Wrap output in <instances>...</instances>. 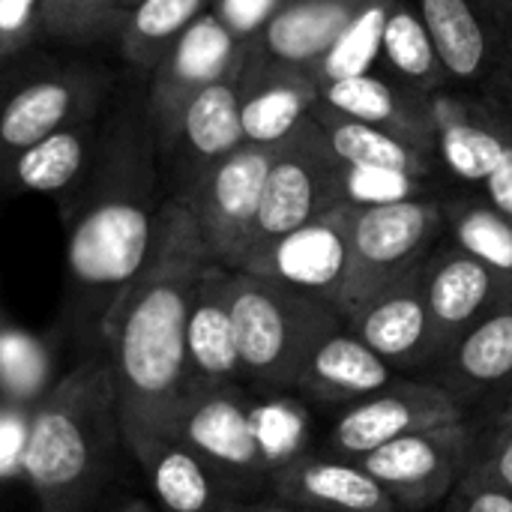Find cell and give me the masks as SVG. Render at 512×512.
<instances>
[{
    "label": "cell",
    "mask_w": 512,
    "mask_h": 512,
    "mask_svg": "<svg viewBox=\"0 0 512 512\" xmlns=\"http://www.w3.org/2000/svg\"><path fill=\"white\" fill-rule=\"evenodd\" d=\"M57 381L60 375L54 363V345L6 318L0 336L3 405L36 414Z\"/></svg>",
    "instance_id": "32"
},
{
    "label": "cell",
    "mask_w": 512,
    "mask_h": 512,
    "mask_svg": "<svg viewBox=\"0 0 512 512\" xmlns=\"http://www.w3.org/2000/svg\"><path fill=\"white\" fill-rule=\"evenodd\" d=\"M342 171L345 162L330 147L318 120L309 117L285 144L276 147L255 246L291 234L300 225L345 204Z\"/></svg>",
    "instance_id": "11"
},
{
    "label": "cell",
    "mask_w": 512,
    "mask_h": 512,
    "mask_svg": "<svg viewBox=\"0 0 512 512\" xmlns=\"http://www.w3.org/2000/svg\"><path fill=\"white\" fill-rule=\"evenodd\" d=\"M273 156L276 147L243 144L177 195L189 204L207 255L228 270H240L255 246Z\"/></svg>",
    "instance_id": "8"
},
{
    "label": "cell",
    "mask_w": 512,
    "mask_h": 512,
    "mask_svg": "<svg viewBox=\"0 0 512 512\" xmlns=\"http://www.w3.org/2000/svg\"><path fill=\"white\" fill-rule=\"evenodd\" d=\"M102 141V126L84 120L51 132L48 138L3 159V183L9 195H57L66 198L90 174Z\"/></svg>",
    "instance_id": "25"
},
{
    "label": "cell",
    "mask_w": 512,
    "mask_h": 512,
    "mask_svg": "<svg viewBox=\"0 0 512 512\" xmlns=\"http://www.w3.org/2000/svg\"><path fill=\"white\" fill-rule=\"evenodd\" d=\"M243 63L225 78L213 81L207 90H201L183 108L171 132L156 138L162 174H171L174 180L171 195H186L216 162H222L225 156L249 144L243 132V117H240Z\"/></svg>",
    "instance_id": "15"
},
{
    "label": "cell",
    "mask_w": 512,
    "mask_h": 512,
    "mask_svg": "<svg viewBox=\"0 0 512 512\" xmlns=\"http://www.w3.org/2000/svg\"><path fill=\"white\" fill-rule=\"evenodd\" d=\"M111 512H162V510H159V507H153V504H147V501H141V498H129V501L117 504Z\"/></svg>",
    "instance_id": "42"
},
{
    "label": "cell",
    "mask_w": 512,
    "mask_h": 512,
    "mask_svg": "<svg viewBox=\"0 0 512 512\" xmlns=\"http://www.w3.org/2000/svg\"><path fill=\"white\" fill-rule=\"evenodd\" d=\"M231 512H312V510H306V507H300V504H291V501H282V498L270 495V498H258V501H240V504H234V510Z\"/></svg>",
    "instance_id": "41"
},
{
    "label": "cell",
    "mask_w": 512,
    "mask_h": 512,
    "mask_svg": "<svg viewBox=\"0 0 512 512\" xmlns=\"http://www.w3.org/2000/svg\"><path fill=\"white\" fill-rule=\"evenodd\" d=\"M471 474L495 483L498 489L512 495V429L480 426V444H477V459H474Z\"/></svg>",
    "instance_id": "37"
},
{
    "label": "cell",
    "mask_w": 512,
    "mask_h": 512,
    "mask_svg": "<svg viewBox=\"0 0 512 512\" xmlns=\"http://www.w3.org/2000/svg\"><path fill=\"white\" fill-rule=\"evenodd\" d=\"M447 240L483 261L512 288V222L480 192L462 189L444 195Z\"/></svg>",
    "instance_id": "31"
},
{
    "label": "cell",
    "mask_w": 512,
    "mask_h": 512,
    "mask_svg": "<svg viewBox=\"0 0 512 512\" xmlns=\"http://www.w3.org/2000/svg\"><path fill=\"white\" fill-rule=\"evenodd\" d=\"M147 105H123L102 123L96 162L84 183L60 198L63 321L81 342L102 348V330L153 258L168 192Z\"/></svg>",
    "instance_id": "1"
},
{
    "label": "cell",
    "mask_w": 512,
    "mask_h": 512,
    "mask_svg": "<svg viewBox=\"0 0 512 512\" xmlns=\"http://www.w3.org/2000/svg\"><path fill=\"white\" fill-rule=\"evenodd\" d=\"M504 24H507V30H510V45H512V12L507 15V21H504Z\"/></svg>",
    "instance_id": "45"
},
{
    "label": "cell",
    "mask_w": 512,
    "mask_h": 512,
    "mask_svg": "<svg viewBox=\"0 0 512 512\" xmlns=\"http://www.w3.org/2000/svg\"><path fill=\"white\" fill-rule=\"evenodd\" d=\"M321 102L354 117V120H360V123L393 132V135H399V138H405V141L438 156L429 96H420V93L402 87L399 81H393L381 69L324 87Z\"/></svg>",
    "instance_id": "24"
},
{
    "label": "cell",
    "mask_w": 512,
    "mask_h": 512,
    "mask_svg": "<svg viewBox=\"0 0 512 512\" xmlns=\"http://www.w3.org/2000/svg\"><path fill=\"white\" fill-rule=\"evenodd\" d=\"M123 441L120 396L108 357L60 375L39 405L24 453V483L39 512H84L111 477Z\"/></svg>",
    "instance_id": "3"
},
{
    "label": "cell",
    "mask_w": 512,
    "mask_h": 512,
    "mask_svg": "<svg viewBox=\"0 0 512 512\" xmlns=\"http://www.w3.org/2000/svg\"><path fill=\"white\" fill-rule=\"evenodd\" d=\"M231 309L243 384L267 396L294 393L312 351L345 327V315L333 303L243 270H231Z\"/></svg>",
    "instance_id": "4"
},
{
    "label": "cell",
    "mask_w": 512,
    "mask_h": 512,
    "mask_svg": "<svg viewBox=\"0 0 512 512\" xmlns=\"http://www.w3.org/2000/svg\"><path fill=\"white\" fill-rule=\"evenodd\" d=\"M345 330L369 345L399 375L420 378L438 354L435 324L423 291V267L348 312Z\"/></svg>",
    "instance_id": "17"
},
{
    "label": "cell",
    "mask_w": 512,
    "mask_h": 512,
    "mask_svg": "<svg viewBox=\"0 0 512 512\" xmlns=\"http://www.w3.org/2000/svg\"><path fill=\"white\" fill-rule=\"evenodd\" d=\"M363 3L366 0H285L249 42V51L312 72Z\"/></svg>",
    "instance_id": "26"
},
{
    "label": "cell",
    "mask_w": 512,
    "mask_h": 512,
    "mask_svg": "<svg viewBox=\"0 0 512 512\" xmlns=\"http://www.w3.org/2000/svg\"><path fill=\"white\" fill-rule=\"evenodd\" d=\"M321 102V87L309 69L285 66L246 51L240 72V117L249 144H285Z\"/></svg>",
    "instance_id": "20"
},
{
    "label": "cell",
    "mask_w": 512,
    "mask_h": 512,
    "mask_svg": "<svg viewBox=\"0 0 512 512\" xmlns=\"http://www.w3.org/2000/svg\"><path fill=\"white\" fill-rule=\"evenodd\" d=\"M354 207V204H351ZM447 237L444 195L381 207H354L351 213V270L342 312H354L363 300L402 276L420 270Z\"/></svg>",
    "instance_id": "6"
},
{
    "label": "cell",
    "mask_w": 512,
    "mask_h": 512,
    "mask_svg": "<svg viewBox=\"0 0 512 512\" xmlns=\"http://www.w3.org/2000/svg\"><path fill=\"white\" fill-rule=\"evenodd\" d=\"M117 0H42L45 33L66 42H96L117 36L123 24Z\"/></svg>",
    "instance_id": "35"
},
{
    "label": "cell",
    "mask_w": 512,
    "mask_h": 512,
    "mask_svg": "<svg viewBox=\"0 0 512 512\" xmlns=\"http://www.w3.org/2000/svg\"><path fill=\"white\" fill-rule=\"evenodd\" d=\"M246 48L219 18L207 9L159 60L150 72L147 87V117L156 138L168 135L183 108L207 90L213 81L225 78L246 60Z\"/></svg>",
    "instance_id": "16"
},
{
    "label": "cell",
    "mask_w": 512,
    "mask_h": 512,
    "mask_svg": "<svg viewBox=\"0 0 512 512\" xmlns=\"http://www.w3.org/2000/svg\"><path fill=\"white\" fill-rule=\"evenodd\" d=\"M402 375L345 327L333 330L306 360L294 393L318 405H354L396 384Z\"/></svg>",
    "instance_id": "23"
},
{
    "label": "cell",
    "mask_w": 512,
    "mask_h": 512,
    "mask_svg": "<svg viewBox=\"0 0 512 512\" xmlns=\"http://www.w3.org/2000/svg\"><path fill=\"white\" fill-rule=\"evenodd\" d=\"M444 183L411 177L402 171H384V168H354L345 165L342 171V201L354 207H381V204H399V201H417V198H441Z\"/></svg>",
    "instance_id": "34"
},
{
    "label": "cell",
    "mask_w": 512,
    "mask_h": 512,
    "mask_svg": "<svg viewBox=\"0 0 512 512\" xmlns=\"http://www.w3.org/2000/svg\"><path fill=\"white\" fill-rule=\"evenodd\" d=\"M273 495L312 512H408L363 462L312 450L279 465Z\"/></svg>",
    "instance_id": "21"
},
{
    "label": "cell",
    "mask_w": 512,
    "mask_h": 512,
    "mask_svg": "<svg viewBox=\"0 0 512 512\" xmlns=\"http://www.w3.org/2000/svg\"><path fill=\"white\" fill-rule=\"evenodd\" d=\"M213 0H138L117 30V48L138 72H153Z\"/></svg>",
    "instance_id": "30"
},
{
    "label": "cell",
    "mask_w": 512,
    "mask_h": 512,
    "mask_svg": "<svg viewBox=\"0 0 512 512\" xmlns=\"http://www.w3.org/2000/svg\"><path fill=\"white\" fill-rule=\"evenodd\" d=\"M378 69L420 96L450 87L417 0H396L390 21H387Z\"/></svg>",
    "instance_id": "29"
},
{
    "label": "cell",
    "mask_w": 512,
    "mask_h": 512,
    "mask_svg": "<svg viewBox=\"0 0 512 512\" xmlns=\"http://www.w3.org/2000/svg\"><path fill=\"white\" fill-rule=\"evenodd\" d=\"M471 417H474L480 426H492V429H512V390L507 393V396H501V399H495V402H489V405L477 408Z\"/></svg>",
    "instance_id": "40"
},
{
    "label": "cell",
    "mask_w": 512,
    "mask_h": 512,
    "mask_svg": "<svg viewBox=\"0 0 512 512\" xmlns=\"http://www.w3.org/2000/svg\"><path fill=\"white\" fill-rule=\"evenodd\" d=\"M429 108L444 174L512 222V111L453 87L429 93Z\"/></svg>",
    "instance_id": "7"
},
{
    "label": "cell",
    "mask_w": 512,
    "mask_h": 512,
    "mask_svg": "<svg viewBox=\"0 0 512 512\" xmlns=\"http://www.w3.org/2000/svg\"><path fill=\"white\" fill-rule=\"evenodd\" d=\"M312 117L318 120V126L324 129L330 147L336 150V156L345 165L402 171V174L435 180V183L450 180L435 153H429V150H423V147H417V144H411V141H405V138H399L393 132L360 123V120L324 105V102L315 105Z\"/></svg>",
    "instance_id": "27"
},
{
    "label": "cell",
    "mask_w": 512,
    "mask_h": 512,
    "mask_svg": "<svg viewBox=\"0 0 512 512\" xmlns=\"http://www.w3.org/2000/svg\"><path fill=\"white\" fill-rule=\"evenodd\" d=\"M444 512H512V495L477 474H468L444 501Z\"/></svg>",
    "instance_id": "39"
},
{
    "label": "cell",
    "mask_w": 512,
    "mask_h": 512,
    "mask_svg": "<svg viewBox=\"0 0 512 512\" xmlns=\"http://www.w3.org/2000/svg\"><path fill=\"white\" fill-rule=\"evenodd\" d=\"M471 411L462 408L444 387L429 378L402 375L387 390L345 405L330 423L324 453L342 459H366L369 453L435 426L462 423Z\"/></svg>",
    "instance_id": "12"
},
{
    "label": "cell",
    "mask_w": 512,
    "mask_h": 512,
    "mask_svg": "<svg viewBox=\"0 0 512 512\" xmlns=\"http://www.w3.org/2000/svg\"><path fill=\"white\" fill-rule=\"evenodd\" d=\"M282 3L285 0H213L210 9L243 45H249L264 30V24L279 12Z\"/></svg>",
    "instance_id": "38"
},
{
    "label": "cell",
    "mask_w": 512,
    "mask_h": 512,
    "mask_svg": "<svg viewBox=\"0 0 512 512\" xmlns=\"http://www.w3.org/2000/svg\"><path fill=\"white\" fill-rule=\"evenodd\" d=\"M489 12H495L501 21H507V15L512 12V0H480Z\"/></svg>",
    "instance_id": "43"
},
{
    "label": "cell",
    "mask_w": 512,
    "mask_h": 512,
    "mask_svg": "<svg viewBox=\"0 0 512 512\" xmlns=\"http://www.w3.org/2000/svg\"><path fill=\"white\" fill-rule=\"evenodd\" d=\"M480 444L474 417L405 435L366 459V471L408 512H426L444 504L471 474Z\"/></svg>",
    "instance_id": "10"
},
{
    "label": "cell",
    "mask_w": 512,
    "mask_h": 512,
    "mask_svg": "<svg viewBox=\"0 0 512 512\" xmlns=\"http://www.w3.org/2000/svg\"><path fill=\"white\" fill-rule=\"evenodd\" d=\"M351 213V204H339L291 234L258 243L240 270L333 303L342 312L351 270Z\"/></svg>",
    "instance_id": "13"
},
{
    "label": "cell",
    "mask_w": 512,
    "mask_h": 512,
    "mask_svg": "<svg viewBox=\"0 0 512 512\" xmlns=\"http://www.w3.org/2000/svg\"><path fill=\"white\" fill-rule=\"evenodd\" d=\"M471 414L512 390V300L447 345L420 375Z\"/></svg>",
    "instance_id": "19"
},
{
    "label": "cell",
    "mask_w": 512,
    "mask_h": 512,
    "mask_svg": "<svg viewBox=\"0 0 512 512\" xmlns=\"http://www.w3.org/2000/svg\"><path fill=\"white\" fill-rule=\"evenodd\" d=\"M183 438L240 501L273 495L282 465L246 384H192L177 420Z\"/></svg>",
    "instance_id": "5"
},
{
    "label": "cell",
    "mask_w": 512,
    "mask_h": 512,
    "mask_svg": "<svg viewBox=\"0 0 512 512\" xmlns=\"http://www.w3.org/2000/svg\"><path fill=\"white\" fill-rule=\"evenodd\" d=\"M141 471L162 512H231L240 504L222 477L177 435L162 441L141 462Z\"/></svg>",
    "instance_id": "28"
},
{
    "label": "cell",
    "mask_w": 512,
    "mask_h": 512,
    "mask_svg": "<svg viewBox=\"0 0 512 512\" xmlns=\"http://www.w3.org/2000/svg\"><path fill=\"white\" fill-rule=\"evenodd\" d=\"M210 261L189 204L171 195L153 258L105 321L102 354L117 381L123 441L138 465L162 441L177 435V420L192 387L186 345L189 306Z\"/></svg>",
    "instance_id": "2"
},
{
    "label": "cell",
    "mask_w": 512,
    "mask_h": 512,
    "mask_svg": "<svg viewBox=\"0 0 512 512\" xmlns=\"http://www.w3.org/2000/svg\"><path fill=\"white\" fill-rule=\"evenodd\" d=\"M393 6H396V0H366L363 3V9L351 18V24L336 39V45L312 69V78L318 81L321 90L336 81L369 75L381 66L384 33H387Z\"/></svg>",
    "instance_id": "33"
},
{
    "label": "cell",
    "mask_w": 512,
    "mask_h": 512,
    "mask_svg": "<svg viewBox=\"0 0 512 512\" xmlns=\"http://www.w3.org/2000/svg\"><path fill=\"white\" fill-rule=\"evenodd\" d=\"M39 33H45L42 0H0V60L6 66L24 57Z\"/></svg>",
    "instance_id": "36"
},
{
    "label": "cell",
    "mask_w": 512,
    "mask_h": 512,
    "mask_svg": "<svg viewBox=\"0 0 512 512\" xmlns=\"http://www.w3.org/2000/svg\"><path fill=\"white\" fill-rule=\"evenodd\" d=\"M108 90L111 75L99 66L81 63L21 81L3 102L0 156L9 159L57 129L96 120Z\"/></svg>",
    "instance_id": "14"
},
{
    "label": "cell",
    "mask_w": 512,
    "mask_h": 512,
    "mask_svg": "<svg viewBox=\"0 0 512 512\" xmlns=\"http://www.w3.org/2000/svg\"><path fill=\"white\" fill-rule=\"evenodd\" d=\"M423 291L435 324L438 354L512 300V288L498 273L447 237L423 264Z\"/></svg>",
    "instance_id": "18"
},
{
    "label": "cell",
    "mask_w": 512,
    "mask_h": 512,
    "mask_svg": "<svg viewBox=\"0 0 512 512\" xmlns=\"http://www.w3.org/2000/svg\"><path fill=\"white\" fill-rule=\"evenodd\" d=\"M117 3H120V9H123V12H129L138 0H117Z\"/></svg>",
    "instance_id": "44"
},
{
    "label": "cell",
    "mask_w": 512,
    "mask_h": 512,
    "mask_svg": "<svg viewBox=\"0 0 512 512\" xmlns=\"http://www.w3.org/2000/svg\"><path fill=\"white\" fill-rule=\"evenodd\" d=\"M192 384H243V360L231 309V270L210 261L195 285L189 324Z\"/></svg>",
    "instance_id": "22"
},
{
    "label": "cell",
    "mask_w": 512,
    "mask_h": 512,
    "mask_svg": "<svg viewBox=\"0 0 512 512\" xmlns=\"http://www.w3.org/2000/svg\"><path fill=\"white\" fill-rule=\"evenodd\" d=\"M453 90L512 111V45L507 24L480 0H417Z\"/></svg>",
    "instance_id": "9"
}]
</instances>
